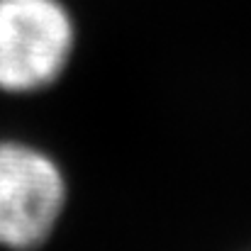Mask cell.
I'll return each instance as SVG.
<instances>
[{
  "mask_svg": "<svg viewBox=\"0 0 251 251\" xmlns=\"http://www.w3.org/2000/svg\"><path fill=\"white\" fill-rule=\"evenodd\" d=\"M76 49V22L61 0H0V93L54 85Z\"/></svg>",
  "mask_w": 251,
  "mask_h": 251,
  "instance_id": "obj_1",
  "label": "cell"
},
{
  "mask_svg": "<svg viewBox=\"0 0 251 251\" xmlns=\"http://www.w3.org/2000/svg\"><path fill=\"white\" fill-rule=\"evenodd\" d=\"M69 202V183L44 149L0 139V247L34 251L56 232Z\"/></svg>",
  "mask_w": 251,
  "mask_h": 251,
  "instance_id": "obj_2",
  "label": "cell"
}]
</instances>
